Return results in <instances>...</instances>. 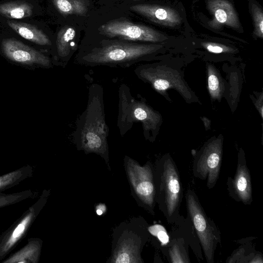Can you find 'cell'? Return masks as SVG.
I'll return each mask as SVG.
<instances>
[{"instance_id": "20", "label": "cell", "mask_w": 263, "mask_h": 263, "mask_svg": "<svg viewBox=\"0 0 263 263\" xmlns=\"http://www.w3.org/2000/svg\"><path fill=\"white\" fill-rule=\"evenodd\" d=\"M8 25L23 38L40 45H50L47 35L35 26L25 23L8 21Z\"/></svg>"}, {"instance_id": "19", "label": "cell", "mask_w": 263, "mask_h": 263, "mask_svg": "<svg viewBox=\"0 0 263 263\" xmlns=\"http://www.w3.org/2000/svg\"><path fill=\"white\" fill-rule=\"evenodd\" d=\"M170 242L162 251L172 263L190 262L187 243L181 237L169 234Z\"/></svg>"}, {"instance_id": "28", "label": "cell", "mask_w": 263, "mask_h": 263, "mask_svg": "<svg viewBox=\"0 0 263 263\" xmlns=\"http://www.w3.org/2000/svg\"><path fill=\"white\" fill-rule=\"evenodd\" d=\"M252 14L254 23V33L257 37H263V12L256 5H252Z\"/></svg>"}, {"instance_id": "30", "label": "cell", "mask_w": 263, "mask_h": 263, "mask_svg": "<svg viewBox=\"0 0 263 263\" xmlns=\"http://www.w3.org/2000/svg\"><path fill=\"white\" fill-rule=\"evenodd\" d=\"M263 95L262 93L261 92L260 95L257 97V99H255L254 105L256 109L258 110L259 113L260 115L261 118H262V108H263Z\"/></svg>"}, {"instance_id": "22", "label": "cell", "mask_w": 263, "mask_h": 263, "mask_svg": "<svg viewBox=\"0 0 263 263\" xmlns=\"http://www.w3.org/2000/svg\"><path fill=\"white\" fill-rule=\"evenodd\" d=\"M33 173L32 166L26 165L13 171L0 176V193L19 184L31 177Z\"/></svg>"}, {"instance_id": "9", "label": "cell", "mask_w": 263, "mask_h": 263, "mask_svg": "<svg viewBox=\"0 0 263 263\" xmlns=\"http://www.w3.org/2000/svg\"><path fill=\"white\" fill-rule=\"evenodd\" d=\"M223 138L222 135L208 140L194 156V176L205 182L212 189L219 179L222 164Z\"/></svg>"}, {"instance_id": "15", "label": "cell", "mask_w": 263, "mask_h": 263, "mask_svg": "<svg viewBox=\"0 0 263 263\" xmlns=\"http://www.w3.org/2000/svg\"><path fill=\"white\" fill-rule=\"evenodd\" d=\"M75 35V29L71 26L59 30L56 40L57 57L53 64L64 68L66 66L74 50L73 40Z\"/></svg>"}, {"instance_id": "29", "label": "cell", "mask_w": 263, "mask_h": 263, "mask_svg": "<svg viewBox=\"0 0 263 263\" xmlns=\"http://www.w3.org/2000/svg\"><path fill=\"white\" fill-rule=\"evenodd\" d=\"M203 46L209 51L215 53L234 52V50L231 48L215 43H205Z\"/></svg>"}, {"instance_id": "21", "label": "cell", "mask_w": 263, "mask_h": 263, "mask_svg": "<svg viewBox=\"0 0 263 263\" xmlns=\"http://www.w3.org/2000/svg\"><path fill=\"white\" fill-rule=\"evenodd\" d=\"M208 89L213 101H220L225 91V83L218 69L211 64H207Z\"/></svg>"}, {"instance_id": "11", "label": "cell", "mask_w": 263, "mask_h": 263, "mask_svg": "<svg viewBox=\"0 0 263 263\" xmlns=\"http://www.w3.org/2000/svg\"><path fill=\"white\" fill-rule=\"evenodd\" d=\"M98 30L100 33L106 36L126 41L157 43L167 39L151 27L123 18L109 21L101 25Z\"/></svg>"}, {"instance_id": "13", "label": "cell", "mask_w": 263, "mask_h": 263, "mask_svg": "<svg viewBox=\"0 0 263 263\" xmlns=\"http://www.w3.org/2000/svg\"><path fill=\"white\" fill-rule=\"evenodd\" d=\"M2 50L8 59L18 63L36 64L46 68L52 66L48 57L14 39H4Z\"/></svg>"}, {"instance_id": "26", "label": "cell", "mask_w": 263, "mask_h": 263, "mask_svg": "<svg viewBox=\"0 0 263 263\" xmlns=\"http://www.w3.org/2000/svg\"><path fill=\"white\" fill-rule=\"evenodd\" d=\"M152 242L162 251L170 242V236L165 228L160 224L149 225L147 227Z\"/></svg>"}, {"instance_id": "14", "label": "cell", "mask_w": 263, "mask_h": 263, "mask_svg": "<svg viewBox=\"0 0 263 263\" xmlns=\"http://www.w3.org/2000/svg\"><path fill=\"white\" fill-rule=\"evenodd\" d=\"M130 9L151 21L163 25L173 27L181 21L178 13L170 8L141 4L130 6Z\"/></svg>"}, {"instance_id": "10", "label": "cell", "mask_w": 263, "mask_h": 263, "mask_svg": "<svg viewBox=\"0 0 263 263\" xmlns=\"http://www.w3.org/2000/svg\"><path fill=\"white\" fill-rule=\"evenodd\" d=\"M50 194L44 190L37 200L0 235V261L11 252L25 237L29 230L45 205Z\"/></svg>"}, {"instance_id": "6", "label": "cell", "mask_w": 263, "mask_h": 263, "mask_svg": "<svg viewBox=\"0 0 263 263\" xmlns=\"http://www.w3.org/2000/svg\"><path fill=\"white\" fill-rule=\"evenodd\" d=\"M140 80L149 84L158 93L168 100L167 90L174 89L187 103L198 100L176 68L161 63L142 64L134 70Z\"/></svg>"}, {"instance_id": "8", "label": "cell", "mask_w": 263, "mask_h": 263, "mask_svg": "<svg viewBox=\"0 0 263 263\" xmlns=\"http://www.w3.org/2000/svg\"><path fill=\"white\" fill-rule=\"evenodd\" d=\"M123 162L132 196L139 206L154 215L156 202L154 164L147 161L141 165L127 155Z\"/></svg>"}, {"instance_id": "24", "label": "cell", "mask_w": 263, "mask_h": 263, "mask_svg": "<svg viewBox=\"0 0 263 263\" xmlns=\"http://www.w3.org/2000/svg\"><path fill=\"white\" fill-rule=\"evenodd\" d=\"M58 11L63 15L76 14L84 16L88 11L85 0H52Z\"/></svg>"}, {"instance_id": "18", "label": "cell", "mask_w": 263, "mask_h": 263, "mask_svg": "<svg viewBox=\"0 0 263 263\" xmlns=\"http://www.w3.org/2000/svg\"><path fill=\"white\" fill-rule=\"evenodd\" d=\"M208 8L214 16V20L219 24L235 28L239 27L237 15L232 5L226 0H210Z\"/></svg>"}, {"instance_id": "1", "label": "cell", "mask_w": 263, "mask_h": 263, "mask_svg": "<svg viewBox=\"0 0 263 263\" xmlns=\"http://www.w3.org/2000/svg\"><path fill=\"white\" fill-rule=\"evenodd\" d=\"M109 128L105 120L103 89L98 83L88 88L87 104L85 110L76 122L72 136L78 151L85 154H96L105 161L111 171L107 138Z\"/></svg>"}, {"instance_id": "12", "label": "cell", "mask_w": 263, "mask_h": 263, "mask_svg": "<svg viewBox=\"0 0 263 263\" xmlns=\"http://www.w3.org/2000/svg\"><path fill=\"white\" fill-rule=\"evenodd\" d=\"M229 196L238 202L249 205L253 201L252 187L250 171L243 150L240 148L237 163L233 177H228L227 181Z\"/></svg>"}, {"instance_id": "31", "label": "cell", "mask_w": 263, "mask_h": 263, "mask_svg": "<svg viewBox=\"0 0 263 263\" xmlns=\"http://www.w3.org/2000/svg\"><path fill=\"white\" fill-rule=\"evenodd\" d=\"M96 213L98 215H101L104 213V212L99 209H96Z\"/></svg>"}, {"instance_id": "3", "label": "cell", "mask_w": 263, "mask_h": 263, "mask_svg": "<svg viewBox=\"0 0 263 263\" xmlns=\"http://www.w3.org/2000/svg\"><path fill=\"white\" fill-rule=\"evenodd\" d=\"M154 165L156 204L167 222L173 224L180 216L179 210L183 196L179 172L168 153L157 160Z\"/></svg>"}, {"instance_id": "2", "label": "cell", "mask_w": 263, "mask_h": 263, "mask_svg": "<svg viewBox=\"0 0 263 263\" xmlns=\"http://www.w3.org/2000/svg\"><path fill=\"white\" fill-rule=\"evenodd\" d=\"M162 47L160 44L102 41L93 47L81 49L74 62L87 67L127 68L139 62L151 60Z\"/></svg>"}, {"instance_id": "16", "label": "cell", "mask_w": 263, "mask_h": 263, "mask_svg": "<svg viewBox=\"0 0 263 263\" xmlns=\"http://www.w3.org/2000/svg\"><path fill=\"white\" fill-rule=\"evenodd\" d=\"M173 224V227L170 234L182 237L191 248L196 257L199 259H202V250L196 233L189 216H187V217L185 218L180 215V217Z\"/></svg>"}, {"instance_id": "25", "label": "cell", "mask_w": 263, "mask_h": 263, "mask_svg": "<svg viewBox=\"0 0 263 263\" xmlns=\"http://www.w3.org/2000/svg\"><path fill=\"white\" fill-rule=\"evenodd\" d=\"M249 247L240 246L228 258L227 262L262 263V254L255 251L249 253Z\"/></svg>"}, {"instance_id": "23", "label": "cell", "mask_w": 263, "mask_h": 263, "mask_svg": "<svg viewBox=\"0 0 263 263\" xmlns=\"http://www.w3.org/2000/svg\"><path fill=\"white\" fill-rule=\"evenodd\" d=\"M33 6L22 1L9 2L0 4V14L14 19L30 16L33 13Z\"/></svg>"}, {"instance_id": "5", "label": "cell", "mask_w": 263, "mask_h": 263, "mask_svg": "<svg viewBox=\"0 0 263 263\" xmlns=\"http://www.w3.org/2000/svg\"><path fill=\"white\" fill-rule=\"evenodd\" d=\"M148 224L142 216L121 222L112 231L111 255L107 263H143V249L150 239Z\"/></svg>"}, {"instance_id": "17", "label": "cell", "mask_w": 263, "mask_h": 263, "mask_svg": "<svg viewBox=\"0 0 263 263\" xmlns=\"http://www.w3.org/2000/svg\"><path fill=\"white\" fill-rule=\"evenodd\" d=\"M43 241L30 238L21 249L3 260V263H37L40 259Z\"/></svg>"}, {"instance_id": "4", "label": "cell", "mask_w": 263, "mask_h": 263, "mask_svg": "<svg viewBox=\"0 0 263 263\" xmlns=\"http://www.w3.org/2000/svg\"><path fill=\"white\" fill-rule=\"evenodd\" d=\"M117 127L124 136L135 123H141L144 137L151 142L155 141L162 122L161 114L154 110L142 96L133 97L130 88L121 84L119 88Z\"/></svg>"}, {"instance_id": "7", "label": "cell", "mask_w": 263, "mask_h": 263, "mask_svg": "<svg viewBox=\"0 0 263 263\" xmlns=\"http://www.w3.org/2000/svg\"><path fill=\"white\" fill-rule=\"evenodd\" d=\"M185 197L187 216L196 233L206 261L214 263L215 252L218 246L221 244L220 232L214 222L207 216L195 191L188 188Z\"/></svg>"}, {"instance_id": "27", "label": "cell", "mask_w": 263, "mask_h": 263, "mask_svg": "<svg viewBox=\"0 0 263 263\" xmlns=\"http://www.w3.org/2000/svg\"><path fill=\"white\" fill-rule=\"evenodd\" d=\"M36 194V192L31 190L10 194L0 193V208L34 198Z\"/></svg>"}]
</instances>
